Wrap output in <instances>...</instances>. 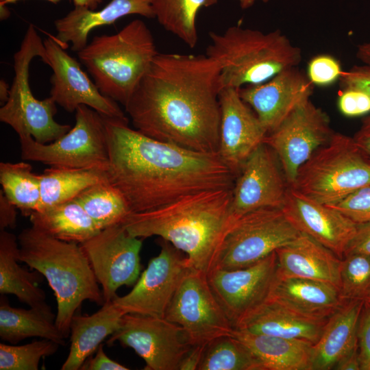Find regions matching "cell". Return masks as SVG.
Here are the masks:
<instances>
[{"label":"cell","instance_id":"cell-40","mask_svg":"<svg viewBox=\"0 0 370 370\" xmlns=\"http://www.w3.org/2000/svg\"><path fill=\"white\" fill-rule=\"evenodd\" d=\"M343 72L336 58L328 54H321L309 61L306 75L314 86L324 87L340 79Z\"/></svg>","mask_w":370,"mask_h":370},{"label":"cell","instance_id":"cell-27","mask_svg":"<svg viewBox=\"0 0 370 370\" xmlns=\"http://www.w3.org/2000/svg\"><path fill=\"white\" fill-rule=\"evenodd\" d=\"M232 335L254 356L261 370H310L313 343L234 329Z\"/></svg>","mask_w":370,"mask_h":370},{"label":"cell","instance_id":"cell-37","mask_svg":"<svg viewBox=\"0 0 370 370\" xmlns=\"http://www.w3.org/2000/svg\"><path fill=\"white\" fill-rule=\"evenodd\" d=\"M60 346L46 338L23 345L0 343V370H37L40 359L54 354Z\"/></svg>","mask_w":370,"mask_h":370},{"label":"cell","instance_id":"cell-23","mask_svg":"<svg viewBox=\"0 0 370 370\" xmlns=\"http://www.w3.org/2000/svg\"><path fill=\"white\" fill-rule=\"evenodd\" d=\"M277 278H301L330 282L340 286L341 260L306 234L275 250Z\"/></svg>","mask_w":370,"mask_h":370},{"label":"cell","instance_id":"cell-28","mask_svg":"<svg viewBox=\"0 0 370 370\" xmlns=\"http://www.w3.org/2000/svg\"><path fill=\"white\" fill-rule=\"evenodd\" d=\"M328 319H310L273 301H267L237 330L251 333L301 339L316 343Z\"/></svg>","mask_w":370,"mask_h":370},{"label":"cell","instance_id":"cell-10","mask_svg":"<svg viewBox=\"0 0 370 370\" xmlns=\"http://www.w3.org/2000/svg\"><path fill=\"white\" fill-rule=\"evenodd\" d=\"M299 234L281 208L267 207L249 212L238 218L227 234L214 269L249 267Z\"/></svg>","mask_w":370,"mask_h":370},{"label":"cell","instance_id":"cell-15","mask_svg":"<svg viewBox=\"0 0 370 370\" xmlns=\"http://www.w3.org/2000/svg\"><path fill=\"white\" fill-rule=\"evenodd\" d=\"M160 254L152 258L127 294L112 301L125 314L164 317L181 281L191 267L186 256L169 242L160 241Z\"/></svg>","mask_w":370,"mask_h":370},{"label":"cell","instance_id":"cell-24","mask_svg":"<svg viewBox=\"0 0 370 370\" xmlns=\"http://www.w3.org/2000/svg\"><path fill=\"white\" fill-rule=\"evenodd\" d=\"M269 300L319 320L328 319L345 301L335 284L301 278H277Z\"/></svg>","mask_w":370,"mask_h":370},{"label":"cell","instance_id":"cell-52","mask_svg":"<svg viewBox=\"0 0 370 370\" xmlns=\"http://www.w3.org/2000/svg\"><path fill=\"white\" fill-rule=\"evenodd\" d=\"M10 87L6 82L1 79L0 80V100L3 104L7 101L10 95Z\"/></svg>","mask_w":370,"mask_h":370},{"label":"cell","instance_id":"cell-1","mask_svg":"<svg viewBox=\"0 0 370 370\" xmlns=\"http://www.w3.org/2000/svg\"><path fill=\"white\" fill-rule=\"evenodd\" d=\"M218 63L206 54L158 53L124 106L135 130L201 153H218Z\"/></svg>","mask_w":370,"mask_h":370},{"label":"cell","instance_id":"cell-21","mask_svg":"<svg viewBox=\"0 0 370 370\" xmlns=\"http://www.w3.org/2000/svg\"><path fill=\"white\" fill-rule=\"evenodd\" d=\"M300 232L311 237L343 259L357 224L337 210L312 200L288 188L281 208Z\"/></svg>","mask_w":370,"mask_h":370},{"label":"cell","instance_id":"cell-35","mask_svg":"<svg viewBox=\"0 0 370 370\" xmlns=\"http://www.w3.org/2000/svg\"><path fill=\"white\" fill-rule=\"evenodd\" d=\"M0 183L8 199L25 214L38 210L40 202V175L23 162L0 163Z\"/></svg>","mask_w":370,"mask_h":370},{"label":"cell","instance_id":"cell-4","mask_svg":"<svg viewBox=\"0 0 370 370\" xmlns=\"http://www.w3.org/2000/svg\"><path fill=\"white\" fill-rule=\"evenodd\" d=\"M18 260L42 274L57 301L56 323L66 338L85 300L102 306V291L81 244L57 239L34 226L18 234Z\"/></svg>","mask_w":370,"mask_h":370},{"label":"cell","instance_id":"cell-13","mask_svg":"<svg viewBox=\"0 0 370 370\" xmlns=\"http://www.w3.org/2000/svg\"><path fill=\"white\" fill-rule=\"evenodd\" d=\"M277 271V255L273 251L249 267L233 270L215 268L207 275L210 288L234 329L269 300Z\"/></svg>","mask_w":370,"mask_h":370},{"label":"cell","instance_id":"cell-30","mask_svg":"<svg viewBox=\"0 0 370 370\" xmlns=\"http://www.w3.org/2000/svg\"><path fill=\"white\" fill-rule=\"evenodd\" d=\"M32 225L61 241L79 244L101 230L75 199L30 213Z\"/></svg>","mask_w":370,"mask_h":370},{"label":"cell","instance_id":"cell-5","mask_svg":"<svg viewBox=\"0 0 370 370\" xmlns=\"http://www.w3.org/2000/svg\"><path fill=\"white\" fill-rule=\"evenodd\" d=\"M209 37L206 55L219 66L221 89L263 83L302 58L301 49L279 29L264 33L234 25L211 31Z\"/></svg>","mask_w":370,"mask_h":370},{"label":"cell","instance_id":"cell-8","mask_svg":"<svg viewBox=\"0 0 370 370\" xmlns=\"http://www.w3.org/2000/svg\"><path fill=\"white\" fill-rule=\"evenodd\" d=\"M36 56L49 65L44 41L31 24L14 55V75L8 99L0 108V121L10 125L18 137L30 136L36 142L47 144L64 135L71 127L55 121L56 103L51 97L38 100L32 94L29 66Z\"/></svg>","mask_w":370,"mask_h":370},{"label":"cell","instance_id":"cell-43","mask_svg":"<svg viewBox=\"0 0 370 370\" xmlns=\"http://www.w3.org/2000/svg\"><path fill=\"white\" fill-rule=\"evenodd\" d=\"M341 86L360 89L370 96V66L355 65L343 71L339 79Z\"/></svg>","mask_w":370,"mask_h":370},{"label":"cell","instance_id":"cell-34","mask_svg":"<svg viewBox=\"0 0 370 370\" xmlns=\"http://www.w3.org/2000/svg\"><path fill=\"white\" fill-rule=\"evenodd\" d=\"M74 199L101 230L122 223L132 213L123 195L108 180L88 187Z\"/></svg>","mask_w":370,"mask_h":370},{"label":"cell","instance_id":"cell-39","mask_svg":"<svg viewBox=\"0 0 370 370\" xmlns=\"http://www.w3.org/2000/svg\"><path fill=\"white\" fill-rule=\"evenodd\" d=\"M328 206L341 212L357 225L370 223V185Z\"/></svg>","mask_w":370,"mask_h":370},{"label":"cell","instance_id":"cell-17","mask_svg":"<svg viewBox=\"0 0 370 370\" xmlns=\"http://www.w3.org/2000/svg\"><path fill=\"white\" fill-rule=\"evenodd\" d=\"M289 187L276 154L263 143L250 154L236 177L232 214L237 220L257 209L282 208Z\"/></svg>","mask_w":370,"mask_h":370},{"label":"cell","instance_id":"cell-38","mask_svg":"<svg viewBox=\"0 0 370 370\" xmlns=\"http://www.w3.org/2000/svg\"><path fill=\"white\" fill-rule=\"evenodd\" d=\"M339 288L345 300L365 301L370 296V256L354 254L343 257Z\"/></svg>","mask_w":370,"mask_h":370},{"label":"cell","instance_id":"cell-25","mask_svg":"<svg viewBox=\"0 0 370 370\" xmlns=\"http://www.w3.org/2000/svg\"><path fill=\"white\" fill-rule=\"evenodd\" d=\"M364 302L345 300L328 318L319 339L312 345L310 370L334 369L358 347V324Z\"/></svg>","mask_w":370,"mask_h":370},{"label":"cell","instance_id":"cell-29","mask_svg":"<svg viewBox=\"0 0 370 370\" xmlns=\"http://www.w3.org/2000/svg\"><path fill=\"white\" fill-rule=\"evenodd\" d=\"M56 314L46 301L29 309L12 307L6 297L0 299V337L16 345L29 337H40L65 345V337L56 323Z\"/></svg>","mask_w":370,"mask_h":370},{"label":"cell","instance_id":"cell-11","mask_svg":"<svg viewBox=\"0 0 370 370\" xmlns=\"http://www.w3.org/2000/svg\"><path fill=\"white\" fill-rule=\"evenodd\" d=\"M164 317L182 328L193 347L206 346L234 330L210 288L207 275L193 267L184 275Z\"/></svg>","mask_w":370,"mask_h":370},{"label":"cell","instance_id":"cell-22","mask_svg":"<svg viewBox=\"0 0 370 370\" xmlns=\"http://www.w3.org/2000/svg\"><path fill=\"white\" fill-rule=\"evenodd\" d=\"M153 0H111L99 10L74 7L64 17L56 19L55 38L63 47L71 43V49L78 52L84 48L90 32L98 27L108 25L128 15L138 14L154 18Z\"/></svg>","mask_w":370,"mask_h":370},{"label":"cell","instance_id":"cell-2","mask_svg":"<svg viewBox=\"0 0 370 370\" xmlns=\"http://www.w3.org/2000/svg\"><path fill=\"white\" fill-rule=\"evenodd\" d=\"M109 156L108 181L132 213L155 209L198 192L233 188L236 175L218 153L162 142L103 115Z\"/></svg>","mask_w":370,"mask_h":370},{"label":"cell","instance_id":"cell-9","mask_svg":"<svg viewBox=\"0 0 370 370\" xmlns=\"http://www.w3.org/2000/svg\"><path fill=\"white\" fill-rule=\"evenodd\" d=\"M75 112L74 127L50 143H38L30 136H20L22 159L51 166L107 171L108 147L102 114L85 105Z\"/></svg>","mask_w":370,"mask_h":370},{"label":"cell","instance_id":"cell-3","mask_svg":"<svg viewBox=\"0 0 370 370\" xmlns=\"http://www.w3.org/2000/svg\"><path fill=\"white\" fill-rule=\"evenodd\" d=\"M232 188L198 192L147 211L131 213L122 223L138 238L158 236L186 254L193 269L208 275L236 222Z\"/></svg>","mask_w":370,"mask_h":370},{"label":"cell","instance_id":"cell-49","mask_svg":"<svg viewBox=\"0 0 370 370\" xmlns=\"http://www.w3.org/2000/svg\"><path fill=\"white\" fill-rule=\"evenodd\" d=\"M336 370H361L357 347L343 359H341L334 369Z\"/></svg>","mask_w":370,"mask_h":370},{"label":"cell","instance_id":"cell-33","mask_svg":"<svg viewBox=\"0 0 370 370\" xmlns=\"http://www.w3.org/2000/svg\"><path fill=\"white\" fill-rule=\"evenodd\" d=\"M219 0H153L155 18L166 31L190 48L198 42L197 17L199 10L212 6Z\"/></svg>","mask_w":370,"mask_h":370},{"label":"cell","instance_id":"cell-54","mask_svg":"<svg viewBox=\"0 0 370 370\" xmlns=\"http://www.w3.org/2000/svg\"><path fill=\"white\" fill-rule=\"evenodd\" d=\"M6 5V4L0 3V18L1 21L7 19L10 15V12Z\"/></svg>","mask_w":370,"mask_h":370},{"label":"cell","instance_id":"cell-20","mask_svg":"<svg viewBox=\"0 0 370 370\" xmlns=\"http://www.w3.org/2000/svg\"><path fill=\"white\" fill-rule=\"evenodd\" d=\"M314 86L303 71L293 66L263 83L240 88L239 94L254 111L268 134L297 106L310 99Z\"/></svg>","mask_w":370,"mask_h":370},{"label":"cell","instance_id":"cell-14","mask_svg":"<svg viewBox=\"0 0 370 370\" xmlns=\"http://www.w3.org/2000/svg\"><path fill=\"white\" fill-rule=\"evenodd\" d=\"M328 116L310 99L297 106L264 143L276 154L285 177L291 186L299 169L331 138Z\"/></svg>","mask_w":370,"mask_h":370},{"label":"cell","instance_id":"cell-32","mask_svg":"<svg viewBox=\"0 0 370 370\" xmlns=\"http://www.w3.org/2000/svg\"><path fill=\"white\" fill-rule=\"evenodd\" d=\"M40 202L38 210L73 200L88 187L108 180L106 170L61 166L45 169L40 174Z\"/></svg>","mask_w":370,"mask_h":370},{"label":"cell","instance_id":"cell-53","mask_svg":"<svg viewBox=\"0 0 370 370\" xmlns=\"http://www.w3.org/2000/svg\"><path fill=\"white\" fill-rule=\"evenodd\" d=\"M235 1H236L239 3V5L242 9L246 10L251 8L256 1H260L264 3H267L269 0H235Z\"/></svg>","mask_w":370,"mask_h":370},{"label":"cell","instance_id":"cell-18","mask_svg":"<svg viewBox=\"0 0 370 370\" xmlns=\"http://www.w3.org/2000/svg\"><path fill=\"white\" fill-rule=\"evenodd\" d=\"M44 45L53 71L49 97L56 104L69 112L85 105L107 116L127 119L117 102L99 91L79 62L64 51L55 37L46 38Z\"/></svg>","mask_w":370,"mask_h":370},{"label":"cell","instance_id":"cell-50","mask_svg":"<svg viewBox=\"0 0 370 370\" xmlns=\"http://www.w3.org/2000/svg\"><path fill=\"white\" fill-rule=\"evenodd\" d=\"M23 0H4L1 1V4H10L16 3ZM52 3H57L60 0H46ZM75 7H85L88 9L95 10L97 8L98 5L103 1V0H72Z\"/></svg>","mask_w":370,"mask_h":370},{"label":"cell","instance_id":"cell-12","mask_svg":"<svg viewBox=\"0 0 370 370\" xmlns=\"http://www.w3.org/2000/svg\"><path fill=\"white\" fill-rule=\"evenodd\" d=\"M131 347L146 363L145 369L180 370L193 346L182 328L165 317L125 314L106 341Z\"/></svg>","mask_w":370,"mask_h":370},{"label":"cell","instance_id":"cell-7","mask_svg":"<svg viewBox=\"0 0 370 370\" xmlns=\"http://www.w3.org/2000/svg\"><path fill=\"white\" fill-rule=\"evenodd\" d=\"M370 185V158L354 139L341 133L316 150L299 169L292 188L325 205Z\"/></svg>","mask_w":370,"mask_h":370},{"label":"cell","instance_id":"cell-51","mask_svg":"<svg viewBox=\"0 0 370 370\" xmlns=\"http://www.w3.org/2000/svg\"><path fill=\"white\" fill-rule=\"evenodd\" d=\"M356 57L364 64L370 66V42H365L358 47Z\"/></svg>","mask_w":370,"mask_h":370},{"label":"cell","instance_id":"cell-45","mask_svg":"<svg viewBox=\"0 0 370 370\" xmlns=\"http://www.w3.org/2000/svg\"><path fill=\"white\" fill-rule=\"evenodd\" d=\"M80 369L86 370H128L125 366L110 359L104 352L103 345L97 349L95 356L86 360Z\"/></svg>","mask_w":370,"mask_h":370},{"label":"cell","instance_id":"cell-48","mask_svg":"<svg viewBox=\"0 0 370 370\" xmlns=\"http://www.w3.org/2000/svg\"><path fill=\"white\" fill-rule=\"evenodd\" d=\"M205 347H192L182 362L180 370H198Z\"/></svg>","mask_w":370,"mask_h":370},{"label":"cell","instance_id":"cell-41","mask_svg":"<svg viewBox=\"0 0 370 370\" xmlns=\"http://www.w3.org/2000/svg\"><path fill=\"white\" fill-rule=\"evenodd\" d=\"M340 112L348 117L364 115L370 112V96L355 88H345L338 99Z\"/></svg>","mask_w":370,"mask_h":370},{"label":"cell","instance_id":"cell-46","mask_svg":"<svg viewBox=\"0 0 370 370\" xmlns=\"http://www.w3.org/2000/svg\"><path fill=\"white\" fill-rule=\"evenodd\" d=\"M16 207L0 191V230L15 227L16 222Z\"/></svg>","mask_w":370,"mask_h":370},{"label":"cell","instance_id":"cell-42","mask_svg":"<svg viewBox=\"0 0 370 370\" xmlns=\"http://www.w3.org/2000/svg\"><path fill=\"white\" fill-rule=\"evenodd\" d=\"M358 348L361 370H370V302L365 301L359 317Z\"/></svg>","mask_w":370,"mask_h":370},{"label":"cell","instance_id":"cell-55","mask_svg":"<svg viewBox=\"0 0 370 370\" xmlns=\"http://www.w3.org/2000/svg\"><path fill=\"white\" fill-rule=\"evenodd\" d=\"M365 301L370 302V296Z\"/></svg>","mask_w":370,"mask_h":370},{"label":"cell","instance_id":"cell-47","mask_svg":"<svg viewBox=\"0 0 370 370\" xmlns=\"http://www.w3.org/2000/svg\"><path fill=\"white\" fill-rule=\"evenodd\" d=\"M353 138L358 147L370 158V114L362 119L361 125Z\"/></svg>","mask_w":370,"mask_h":370},{"label":"cell","instance_id":"cell-44","mask_svg":"<svg viewBox=\"0 0 370 370\" xmlns=\"http://www.w3.org/2000/svg\"><path fill=\"white\" fill-rule=\"evenodd\" d=\"M354 254L370 256V223L357 225L356 232L347 246L344 256Z\"/></svg>","mask_w":370,"mask_h":370},{"label":"cell","instance_id":"cell-6","mask_svg":"<svg viewBox=\"0 0 370 370\" xmlns=\"http://www.w3.org/2000/svg\"><path fill=\"white\" fill-rule=\"evenodd\" d=\"M158 53L151 30L136 19L116 34L95 36L77 56L99 91L125 106Z\"/></svg>","mask_w":370,"mask_h":370},{"label":"cell","instance_id":"cell-19","mask_svg":"<svg viewBox=\"0 0 370 370\" xmlns=\"http://www.w3.org/2000/svg\"><path fill=\"white\" fill-rule=\"evenodd\" d=\"M219 99L221 119L218 153L237 176L250 154L263 143L267 132L254 111L241 97L239 88H222Z\"/></svg>","mask_w":370,"mask_h":370},{"label":"cell","instance_id":"cell-16","mask_svg":"<svg viewBox=\"0 0 370 370\" xmlns=\"http://www.w3.org/2000/svg\"><path fill=\"white\" fill-rule=\"evenodd\" d=\"M81 245L101 286L105 301H112L121 286L138 280L142 241L129 234L122 223L101 230Z\"/></svg>","mask_w":370,"mask_h":370},{"label":"cell","instance_id":"cell-31","mask_svg":"<svg viewBox=\"0 0 370 370\" xmlns=\"http://www.w3.org/2000/svg\"><path fill=\"white\" fill-rule=\"evenodd\" d=\"M19 247L17 237L0 230V293L15 295L29 307L45 301L46 294L38 286V275L18 264Z\"/></svg>","mask_w":370,"mask_h":370},{"label":"cell","instance_id":"cell-36","mask_svg":"<svg viewBox=\"0 0 370 370\" xmlns=\"http://www.w3.org/2000/svg\"><path fill=\"white\" fill-rule=\"evenodd\" d=\"M198 370H261L252 353L233 335L219 336L205 347Z\"/></svg>","mask_w":370,"mask_h":370},{"label":"cell","instance_id":"cell-56","mask_svg":"<svg viewBox=\"0 0 370 370\" xmlns=\"http://www.w3.org/2000/svg\"><path fill=\"white\" fill-rule=\"evenodd\" d=\"M4 1V0H0V2H1V1Z\"/></svg>","mask_w":370,"mask_h":370},{"label":"cell","instance_id":"cell-26","mask_svg":"<svg viewBox=\"0 0 370 370\" xmlns=\"http://www.w3.org/2000/svg\"><path fill=\"white\" fill-rule=\"evenodd\" d=\"M124 314L112 301H105L90 315L75 314L70 325L69 353L61 369H80L101 342L116 331Z\"/></svg>","mask_w":370,"mask_h":370}]
</instances>
